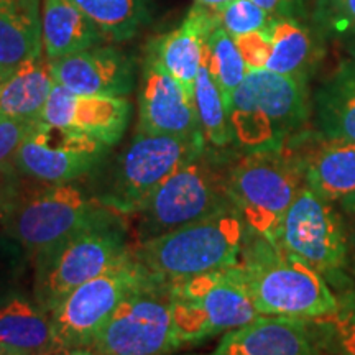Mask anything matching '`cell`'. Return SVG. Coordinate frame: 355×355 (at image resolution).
Wrapping results in <instances>:
<instances>
[{
    "instance_id": "cell-23",
    "label": "cell",
    "mask_w": 355,
    "mask_h": 355,
    "mask_svg": "<svg viewBox=\"0 0 355 355\" xmlns=\"http://www.w3.org/2000/svg\"><path fill=\"white\" fill-rule=\"evenodd\" d=\"M55 84L46 55L26 61L0 86V115L40 121Z\"/></svg>"
},
{
    "instance_id": "cell-41",
    "label": "cell",
    "mask_w": 355,
    "mask_h": 355,
    "mask_svg": "<svg viewBox=\"0 0 355 355\" xmlns=\"http://www.w3.org/2000/svg\"><path fill=\"white\" fill-rule=\"evenodd\" d=\"M7 79H8V76H6V74H2V73H0V86H2V84L6 83Z\"/></svg>"
},
{
    "instance_id": "cell-10",
    "label": "cell",
    "mask_w": 355,
    "mask_h": 355,
    "mask_svg": "<svg viewBox=\"0 0 355 355\" xmlns=\"http://www.w3.org/2000/svg\"><path fill=\"white\" fill-rule=\"evenodd\" d=\"M128 259H132V252L112 224L84 230L42 259L40 303L51 313L71 291Z\"/></svg>"
},
{
    "instance_id": "cell-42",
    "label": "cell",
    "mask_w": 355,
    "mask_h": 355,
    "mask_svg": "<svg viewBox=\"0 0 355 355\" xmlns=\"http://www.w3.org/2000/svg\"><path fill=\"white\" fill-rule=\"evenodd\" d=\"M0 355H8V352H7V350L2 347V344H0Z\"/></svg>"
},
{
    "instance_id": "cell-5",
    "label": "cell",
    "mask_w": 355,
    "mask_h": 355,
    "mask_svg": "<svg viewBox=\"0 0 355 355\" xmlns=\"http://www.w3.org/2000/svg\"><path fill=\"white\" fill-rule=\"evenodd\" d=\"M170 298L178 347L237 329L260 316L241 265L171 283Z\"/></svg>"
},
{
    "instance_id": "cell-1",
    "label": "cell",
    "mask_w": 355,
    "mask_h": 355,
    "mask_svg": "<svg viewBox=\"0 0 355 355\" xmlns=\"http://www.w3.org/2000/svg\"><path fill=\"white\" fill-rule=\"evenodd\" d=\"M239 265L263 316L316 319L339 306L336 291L316 268L248 230Z\"/></svg>"
},
{
    "instance_id": "cell-37",
    "label": "cell",
    "mask_w": 355,
    "mask_h": 355,
    "mask_svg": "<svg viewBox=\"0 0 355 355\" xmlns=\"http://www.w3.org/2000/svg\"><path fill=\"white\" fill-rule=\"evenodd\" d=\"M337 298L349 301V303H352L355 306V279L354 278L349 288H345L343 291H337Z\"/></svg>"
},
{
    "instance_id": "cell-20",
    "label": "cell",
    "mask_w": 355,
    "mask_h": 355,
    "mask_svg": "<svg viewBox=\"0 0 355 355\" xmlns=\"http://www.w3.org/2000/svg\"><path fill=\"white\" fill-rule=\"evenodd\" d=\"M43 55L40 0H0V73L10 78Z\"/></svg>"
},
{
    "instance_id": "cell-2",
    "label": "cell",
    "mask_w": 355,
    "mask_h": 355,
    "mask_svg": "<svg viewBox=\"0 0 355 355\" xmlns=\"http://www.w3.org/2000/svg\"><path fill=\"white\" fill-rule=\"evenodd\" d=\"M247 227L230 206L209 217L146 239L132 252L150 273L168 283L239 265Z\"/></svg>"
},
{
    "instance_id": "cell-31",
    "label": "cell",
    "mask_w": 355,
    "mask_h": 355,
    "mask_svg": "<svg viewBox=\"0 0 355 355\" xmlns=\"http://www.w3.org/2000/svg\"><path fill=\"white\" fill-rule=\"evenodd\" d=\"M316 20L327 32L355 40V0H318Z\"/></svg>"
},
{
    "instance_id": "cell-30",
    "label": "cell",
    "mask_w": 355,
    "mask_h": 355,
    "mask_svg": "<svg viewBox=\"0 0 355 355\" xmlns=\"http://www.w3.org/2000/svg\"><path fill=\"white\" fill-rule=\"evenodd\" d=\"M217 15H219L220 26L225 28V32L232 38L268 26L266 12L252 0H234V2L225 3L224 7L217 8Z\"/></svg>"
},
{
    "instance_id": "cell-16",
    "label": "cell",
    "mask_w": 355,
    "mask_h": 355,
    "mask_svg": "<svg viewBox=\"0 0 355 355\" xmlns=\"http://www.w3.org/2000/svg\"><path fill=\"white\" fill-rule=\"evenodd\" d=\"M51 73L56 84L81 96L123 97L135 84L130 58L101 44L51 61Z\"/></svg>"
},
{
    "instance_id": "cell-9",
    "label": "cell",
    "mask_w": 355,
    "mask_h": 355,
    "mask_svg": "<svg viewBox=\"0 0 355 355\" xmlns=\"http://www.w3.org/2000/svg\"><path fill=\"white\" fill-rule=\"evenodd\" d=\"M170 288L171 283L158 278L128 296L91 349L99 355H163L176 349Z\"/></svg>"
},
{
    "instance_id": "cell-36",
    "label": "cell",
    "mask_w": 355,
    "mask_h": 355,
    "mask_svg": "<svg viewBox=\"0 0 355 355\" xmlns=\"http://www.w3.org/2000/svg\"><path fill=\"white\" fill-rule=\"evenodd\" d=\"M252 2L257 3L260 8H263L266 13H275L282 10V7L285 6L286 0H252Z\"/></svg>"
},
{
    "instance_id": "cell-38",
    "label": "cell",
    "mask_w": 355,
    "mask_h": 355,
    "mask_svg": "<svg viewBox=\"0 0 355 355\" xmlns=\"http://www.w3.org/2000/svg\"><path fill=\"white\" fill-rule=\"evenodd\" d=\"M340 211L343 212H349V214H355V194L349 196L347 199H344L343 202L339 204Z\"/></svg>"
},
{
    "instance_id": "cell-21",
    "label": "cell",
    "mask_w": 355,
    "mask_h": 355,
    "mask_svg": "<svg viewBox=\"0 0 355 355\" xmlns=\"http://www.w3.org/2000/svg\"><path fill=\"white\" fill-rule=\"evenodd\" d=\"M43 50L50 61L99 46L104 33L73 0H44Z\"/></svg>"
},
{
    "instance_id": "cell-24",
    "label": "cell",
    "mask_w": 355,
    "mask_h": 355,
    "mask_svg": "<svg viewBox=\"0 0 355 355\" xmlns=\"http://www.w3.org/2000/svg\"><path fill=\"white\" fill-rule=\"evenodd\" d=\"M314 105L324 137L355 141V61H345L322 83Z\"/></svg>"
},
{
    "instance_id": "cell-17",
    "label": "cell",
    "mask_w": 355,
    "mask_h": 355,
    "mask_svg": "<svg viewBox=\"0 0 355 355\" xmlns=\"http://www.w3.org/2000/svg\"><path fill=\"white\" fill-rule=\"evenodd\" d=\"M304 168V183L324 201L340 204L355 194V141L295 135L288 141Z\"/></svg>"
},
{
    "instance_id": "cell-12",
    "label": "cell",
    "mask_w": 355,
    "mask_h": 355,
    "mask_svg": "<svg viewBox=\"0 0 355 355\" xmlns=\"http://www.w3.org/2000/svg\"><path fill=\"white\" fill-rule=\"evenodd\" d=\"M204 150V141L139 132L119 163L112 202L121 211H139L166 178Z\"/></svg>"
},
{
    "instance_id": "cell-7",
    "label": "cell",
    "mask_w": 355,
    "mask_h": 355,
    "mask_svg": "<svg viewBox=\"0 0 355 355\" xmlns=\"http://www.w3.org/2000/svg\"><path fill=\"white\" fill-rule=\"evenodd\" d=\"M158 279L139 261L128 259L101 277L71 291L51 311L55 349L91 347L97 332L105 326L123 301Z\"/></svg>"
},
{
    "instance_id": "cell-29",
    "label": "cell",
    "mask_w": 355,
    "mask_h": 355,
    "mask_svg": "<svg viewBox=\"0 0 355 355\" xmlns=\"http://www.w3.org/2000/svg\"><path fill=\"white\" fill-rule=\"evenodd\" d=\"M334 313L309 319L322 354L355 355V306L337 298Z\"/></svg>"
},
{
    "instance_id": "cell-3",
    "label": "cell",
    "mask_w": 355,
    "mask_h": 355,
    "mask_svg": "<svg viewBox=\"0 0 355 355\" xmlns=\"http://www.w3.org/2000/svg\"><path fill=\"white\" fill-rule=\"evenodd\" d=\"M308 117L304 79L250 69L229 107L232 140L247 153L283 148Z\"/></svg>"
},
{
    "instance_id": "cell-39",
    "label": "cell",
    "mask_w": 355,
    "mask_h": 355,
    "mask_svg": "<svg viewBox=\"0 0 355 355\" xmlns=\"http://www.w3.org/2000/svg\"><path fill=\"white\" fill-rule=\"evenodd\" d=\"M196 2H198V3H201V6H207V7L219 8V7H224L225 3L234 2V0H196Z\"/></svg>"
},
{
    "instance_id": "cell-33",
    "label": "cell",
    "mask_w": 355,
    "mask_h": 355,
    "mask_svg": "<svg viewBox=\"0 0 355 355\" xmlns=\"http://www.w3.org/2000/svg\"><path fill=\"white\" fill-rule=\"evenodd\" d=\"M234 40L248 71L265 69L268 58L272 55V37H270L268 28L241 35Z\"/></svg>"
},
{
    "instance_id": "cell-35",
    "label": "cell",
    "mask_w": 355,
    "mask_h": 355,
    "mask_svg": "<svg viewBox=\"0 0 355 355\" xmlns=\"http://www.w3.org/2000/svg\"><path fill=\"white\" fill-rule=\"evenodd\" d=\"M12 211V196L10 189L7 188L6 183L0 180V222L10 214Z\"/></svg>"
},
{
    "instance_id": "cell-27",
    "label": "cell",
    "mask_w": 355,
    "mask_h": 355,
    "mask_svg": "<svg viewBox=\"0 0 355 355\" xmlns=\"http://www.w3.org/2000/svg\"><path fill=\"white\" fill-rule=\"evenodd\" d=\"M202 64L209 69L212 79L220 89L229 114L235 89L241 86L248 69L235 44V40L222 26H217L214 32L204 40Z\"/></svg>"
},
{
    "instance_id": "cell-4",
    "label": "cell",
    "mask_w": 355,
    "mask_h": 355,
    "mask_svg": "<svg viewBox=\"0 0 355 355\" xmlns=\"http://www.w3.org/2000/svg\"><path fill=\"white\" fill-rule=\"evenodd\" d=\"M306 186L303 163L290 145L250 152L227 170V196L248 232L278 245L286 211Z\"/></svg>"
},
{
    "instance_id": "cell-34",
    "label": "cell",
    "mask_w": 355,
    "mask_h": 355,
    "mask_svg": "<svg viewBox=\"0 0 355 355\" xmlns=\"http://www.w3.org/2000/svg\"><path fill=\"white\" fill-rule=\"evenodd\" d=\"M345 220V229H347L349 241V259H350V275L355 279V214L343 212Z\"/></svg>"
},
{
    "instance_id": "cell-15",
    "label": "cell",
    "mask_w": 355,
    "mask_h": 355,
    "mask_svg": "<svg viewBox=\"0 0 355 355\" xmlns=\"http://www.w3.org/2000/svg\"><path fill=\"white\" fill-rule=\"evenodd\" d=\"M128 117L130 102L123 97L81 96L55 84L40 121L112 146L122 139Z\"/></svg>"
},
{
    "instance_id": "cell-28",
    "label": "cell",
    "mask_w": 355,
    "mask_h": 355,
    "mask_svg": "<svg viewBox=\"0 0 355 355\" xmlns=\"http://www.w3.org/2000/svg\"><path fill=\"white\" fill-rule=\"evenodd\" d=\"M194 104H196L204 140L214 146L229 145L232 141V132H230L224 97L212 79L209 69L204 64L199 69L196 84H194Z\"/></svg>"
},
{
    "instance_id": "cell-8",
    "label": "cell",
    "mask_w": 355,
    "mask_h": 355,
    "mask_svg": "<svg viewBox=\"0 0 355 355\" xmlns=\"http://www.w3.org/2000/svg\"><path fill=\"white\" fill-rule=\"evenodd\" d=\"M202 153L166 178L141 204V241L180 229L230 206L227 171L216 170Z\"/></svg>"
},
{
    "instance_id": "cell-22",
    "label": "cell",
    "mask_w": 355,
    "mask_h": 355,
    "mask_svg": "<svg viewBox=\"0 0 355 355\" xmlns=\"http://www.w3.org/2000/svg\"><path fill=\"white\" fill-rule=\"evenodd\" d=\"M0 344L8 355H46L55 349L51 319L25 298L0 304Z\"/></svg>"
},
{
    "instance_id": "cell-19",
    "label": "cell",
    "mask_w": 355,
    "mask_h": 355,
    "mask_svg": "<svg viewBox=\"0 0 355 355\" xmlns=\"http://www.w3.org/2000/svg\"><path fill=\"white\" fill-rule=\"evenodd\" d=\"M220 26L217 8L196 3L180 28L155 40L150 55L176 79L194 99V84L202 66L204 40Z\"/></svg>"
},
{
    "instance_id": "cell-32",
    "label": "cell",
    "mask_w": 355,
    "mask_h": 355,
    "mask_svg": "<svg viewBox=\"0 0 355 355\" xmlns=\"http://www.w3.org/2000/svg\"><path fill=\"white\" fill-rule=\"evenodd\" d=\"M38 121H26L0 115V173L13 165V157Z\"/></svg>"
},
{
    "instance_id": "cell-40",
    "label": "cell",
    "mask_w": 355,
    "mask_h": 355,
    "mask_svg": "<svg viewBox=\"0 0 355 355\" xmlns=\"http://www.w3.org/2000/svg\"><path fill=\"white\" fill-rule=\"evenodd\" d=\"M64 355H99V354H96L94 350H86V349H73V350H69L68 354H64Z\"/></svg>"
},
{
    "instance_id": "cell-14",
    "label": "cell",
    "mask_w": 355,
    "mask_h": 355,
    "mask_svg": "<svg viewBox=\"0 0 355 355\" xmlns=\"http://www.w3.org/2000/svg\"><path fill=\"white\" fill-rule=\"evenodd\" d=\"M139 132L204 141L196 104L184 87L148 53L140 92Z\"/></svg>"
},
{
    "instance_id": "cell-11",
    "label": "cell",
    "mask_w": 355,
    "mask_h": 355,
    "mask_svg": "<svg viewBox=\"0 0 355 355\" xmlns=\"http://www.w3.org/2000/svg\"><path fill=\"white\" fill-rule=\"evenodd\" d=\"M109 224L107 217L74 186L56 184L30 198L15 217V234L26 250L46 257L84 230Z\"/></svg>"
},
{
    "instance_id": "cell-6",
    "label": "cell",
    "mask_w": 355,
    "mask_h": 355,
    "mask_svg": "<svg viewBox=\"0 0 355 355\" xmlns=\"http://www.w3.org/2000/svg\"><path fill=\"white\" fill-rule=\"evenodd\" d=\"M278 245L316 268L336 291L352 283L343 211L306 186L283 217Z\"/></svg>"
},
{
    "instance_id": "cell-26",
    "label": "cell",
    "mask_w": 355,
    "mask_h": 355,
    "mask_svg": "<svg viewBox=\"0 0 355 355\" xmlns=\"http://www.w3.org/2000/svg\"><path fill=\"white\" fill-rule=\"evenodd\" d=\"M105 38L125 42L148 20V0H73Z\"/></svg>"
},
{
    "instance_id": "cell-25",
    "label": "cell",
    "mask_w": 355,
    "mask_h": 355,
    "mask_svg": "<svg viewBox=\"0 0 355 355\" xmlns=\"http://www.w3.org/2000/svg\"><path fill=\"white\" fill-rule=\"evenodd\" d=\"M266 28L272 37V55L265 69L304 79L316 60V50L308 30L286 19L270 21Z\"/></svg>"
},
{
    "instance_id": "cell-18",
    "label": "cell",
    "mask_w": 355,
    "mask_h": 355,
    "mask_svg": "<svg viewBox=\"0 0 355 355\" xmlns=\"http://www.w3.org/2000/svg\"><path fill=\"white\" fill-rule=\"evenodd\" d=\"M212 355H324L309 319L263 316L225 332Z\"/></svg>"
},
{
    "instance_id": "cell-13",
    "label": "cell",
    "mask_w": 355,
    "mask_h": 355,
    "mask_svg": "<svg viewBox=\"0 0 355 355\" xmlns=\"http://www.w3.org/2000/svg\"><path fill=\"white\" fill-rule=\"evenodd\" d=\"M109 146L81 133L37 122L13 157V166L26 176L63 184L87 175Z\"/></svg>"
}]
</instances>
